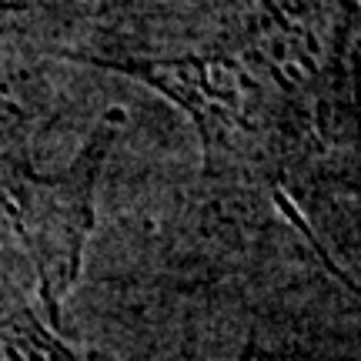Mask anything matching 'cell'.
Wrapping results in <instances>:
<instances>
[{"label":"cell","mask_w":361,"mask_h":361,"mask_svg":"<svg viewBox=\"0 0 361 361\" xmlns=\"http://www.w3.org/2000/svg\"><path fill=\"white\" fill-rule=\"evenodd\" d=\"M71 57L137 78L178 104L197 128L207 178L274 180L288 171L298 147H305L291 104L251 44L241 51H204L164 61Z\"/></svg>","instance_id":"1"},{"label":"cell","mask_w":361,"mask_h":361,"mask_svg":"<svg viewBox=\"0 0 361 361\" xmlns=\"http://www.w3.org/2000/svg\"><path fill=\"white\" fill-rule=\"evenodd\" d=\"M247 44L291 104L301 141L361 168V0H268Z\"/></svg>","instance_id":"2"},{"label":"cell","mask_w":361,"mask_h":361,"mask_svg":"<svg viewBox=\"0 0 361 361\" xmlns=\"http://www.w3.org/2000/svg\"><path fill=\"white\" fill-rule=\"evenodd\" d=\"M121 124H124V114L107 111L94 124L87 144L80 147V154L67 171L47 178V174H34L24 168L7 188V201H11L7 211L37 268L40 298L57 331L64 328L61 308H64L71 288L78 284L84 245L94 228L97 178H101V168Z\"/></svg>","instance_id":"3"}]
</instances>
